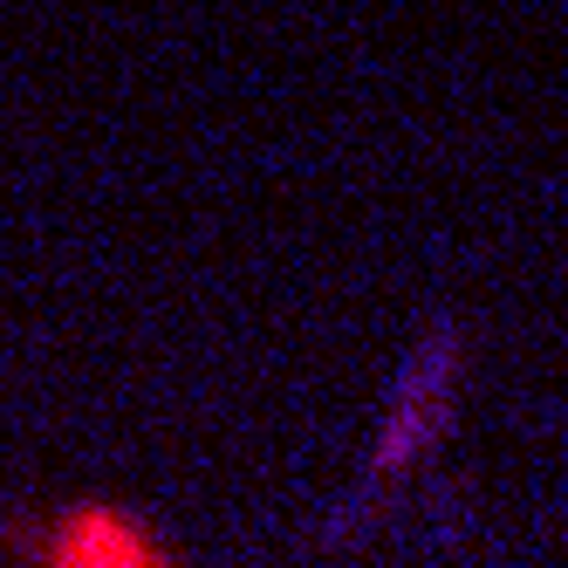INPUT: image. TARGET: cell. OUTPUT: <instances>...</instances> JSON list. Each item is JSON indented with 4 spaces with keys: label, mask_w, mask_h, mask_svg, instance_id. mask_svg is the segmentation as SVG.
<instances>
[{
    "label": "cell",
    "mask_w": 568,
    "mask_h": 568,
    "mask_svg": "<svg viewBox=\"0 0 568 568\" xmlns=\"http://www.w3.org/2000/svg\"><path fill=\"white\" fill-rule=\"evenodd\" d=\"M445 384H453V343H432V356L418 371H404V384L390 397V418H384V438H377V473H404L412 459L432 453V438L453 418Z\"/></svg>",
    "instance_id": "7a4b0ae2"
},
{
    "label": "cell",
    "mask_w": 568,
    "mask_h": 568,
    "mask_svg": "<svg viewBox=\"0 0 568 568\" xmlns=\"http://www.w3.org/2000/svg\"><path fill=\"white\" fill-rule=\"evenodd\" d=\"M34 561H83V568H138L165 561V541L151 535V520L116 507V500H75L62 507L42 535H34Z\"/></svg>",
    "instance_id": "6da1fadb"
}]
</instances>
